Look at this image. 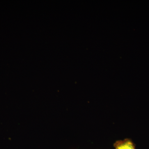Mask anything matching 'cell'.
<instances>
[{
	"mask_svg": "<svg viewBox=\"0 0 149 149\" xmlns=\"http://www.w3.org/2000/svg\"><path fill=\"white\" fill-rule=\"evenodd\" d=\"M115 149H136L133 142L128 139L118 141L114 144Z\"/></svg>",
	"mask_w": 149,
	"mask_h": 149,
	"instance_id": "1",
	"label": "cell"
}]
</instances>
